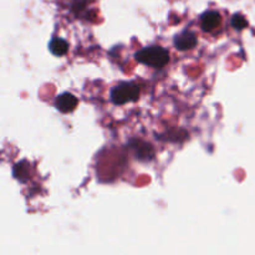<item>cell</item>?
I'll use <instances>...</instances> for the list:
<instances>
[{
    "instance_id": "cell-1",
    "label": "cell",
    "mask_w": 255,
    "mask_h": 255,
    "mask_svg": "<svg viewBox=\"0 0 255 255\" xmlns=\"http://www.w3.org/2000/svg\"><path fill=\"white\" fill-rule=\"evenodd\" d=\"M134 59L139 64L147 65L153 69H162L169 62V52L159 45H151L136 51Z\"/></svg>"
},
{
    "instance_id": "cell-2",
    "label": "cell",
    "mask_w": 255,
    "mask_h": 255,
    "mask_svg": "<svg viewBox=\"0 0 255 255\" xmlns=\"http://www.w3.org/2000/svg\"><path fill=\"white\" fill-rule=\"evenodd\" d=\"M139 86L133 81H122L110 90V99L112 104L122 106L128 102H136L139 99Z\"/></svg>"
},
{
    "instance_id": "cell-3",
    "label": "cell",
    "mask_w": 255,
    "mask_h": 255,
    "mask_svg": "<svg viewBox=\"0 0 255 255\" xmlns=\"http://www.w3.org/2000/svg\"><path fill=\"white\" fill-rule=\"evenodd\" d=\"M174 47L179 51H188V50L194 49L198 44L197 35L191 30H183V31L176 34L173 37Z\"/></svg>"
},
{
    "instance_id": "cell-4",
    "label": "cell",
    "mask_w": 255,
    "mask_h": 255,
    "mask_svg": "<svg viewBox=\"0 0 255 255\" xmlns=\"http://www.w3.org/2000/svg\"><path fill=\"white\" fill-rule=\"evenodd\" d=\"M79 100L71 92H62L55 99V107L61 114H69L77 107Z\"/></svg>"
},
{
    "instance_id": "cell-5",
    "label": "cell",
    "mask_w": 255,
    "mask_h": 255,
    "mask_svg": "<svg viewBox=\"0 0 255 255\" xmlns=\"http://www.w3.org/2000/svg\"><path fill=\"white\" fill-rule=\"evenodd\" d=\"M201 27L204 32H211L218 29L222 22V15L217 10H207L199 17Z\"/></svg>"
},
{
    "instance_id": "cell-6",
    "label": "cell",
    "mask_w": 255,
    "mask_h": 255,
    "mask_svg": "<svg viewBox=\"0 0 255 255\" xmlns=\"http://www.w3.org/2000/svg\"><path fill=\"white\" fill-rule=\"evenodd\" d=\"M129 146L134 149L136 157L141 159V161H149V159L153 158L154 152L151 144L146 143L143 141H139V139H131Z\"/></svg>"
},
{
    "instance_id": "cell-7",
    "label": "cell",
    "mask_w": 255,
    "mask_h": 255,
    "mask_svg": "<svg viewBox=\"0 0 255 255\" xmlns=\"http://www.w3.org/2000/svg\"><path fill=\"white\" fill-rule=\"evenodd\" d=\"M12 176L20 183H26L31 177V166L26 159L16 162L12 167Z\"/></svg>"
},
{
    "instance_id": "cell-8",
    "label": "cell",
    "mask_w": 255,
    "mask_h": 255,
    "mask_svg": "<svg viewBox=\"0 0 255 255\" xmlns=\"http://www.w3.org/2000/svg\"><path fill=\"white\" fill-rule=\"evenodd\" d=\"M49 50L55 56H64L69 51V42L61 37H52L49 42Z\"/></svg>"
},
{
    "instance_id": "cell-9",
    "label": "cell",
    "mask_w": 255,
    "mask_h": 255,
    "mask_svg": "<svg viewBox=\"0 0 255 255\" xmlns=\"http://www.w3.org/2000/svg\"><path fill=\"white\" fill-rule=\"evenodd\" d=\"M231 24L236 30H243L246 29L248 22H247L246 17H244L242 14H234L233 16H232Z\"/></svg>"
}]
</instances>
